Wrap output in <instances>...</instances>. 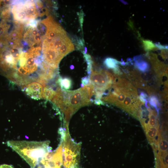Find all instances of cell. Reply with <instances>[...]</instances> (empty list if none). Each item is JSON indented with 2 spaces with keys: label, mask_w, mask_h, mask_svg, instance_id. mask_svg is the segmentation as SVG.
<instances>
[{
  "label": "cell",
  "mask_w": 168,
  "mask_h": 168,
  "mask_svg": "<svg viewBox=\"0 0 168 168\" xmlns=\"http://www.w3.org/2000/svg\"><path fill=\"white\" fill-rule=\"evenodd\" d=\"M110 90L101 100L122 109L137 119L142 102L136 89L129 82L114 75Z\"/></svg>",
  "instance_id": "1"
},
{
  "label": "cell",
  "mask_w": 168,
  "mask_h": 168,
  "mask_svg": "<svg viewBox=\"0 0 168 168\" xmlns=\"http://www.w3.org/2000/svg\"><path fill=\"white\" fill-rule=\"evenodd\" d=\"M95 90L91 83L73 91L57 89L52 101L65 115V124L72 115L80 107L91 104V97L95 95Z\"/></svg>",
  "instance_id": "2"
},
{
  "label": "cell",
  "mask_w": 168,
  "mask_h": 168,
  "mask_svg": "<svg viewBox=\"0 0 168 168\" xmlns=\"http://www.w3.org/2000/svg\"><path fill=\"white\" fill-rule=\"evenodd\" d=\"M49 141H9L10 147L24 159L31 168H35L47 152L52 151Z\"/></svg>",
  "instance_id": "3"
},
{
  "label": "cell",
  "mask_w": 168,
  "mask_h": 168,
  "mask_svg": "<svg viewBox=\"0 0 168 168\" xmlns=\"http://www.w3.org/2000/svg\"><path fill=\"white\" fill-rule=\"evenodd\" d=\"M80 149V145L72 139L69 134L68 128H66L62 141L63 168L78 167Z\"/></svg>",
  "instance_id": "4"
},
{
  "label": "cell",
  "mask_w": 168,
  "mask_h": 168,
  "mask_svg": "<svg viewBox=\"0 0 168 168\" xmlns=\"http://www.w3.org/2000/svg\"><path fill=\"white\" fill-rule=\"evenodd\" d=\"M12 7L14 18L17 21L30 22L39 16L40 13L36 8V2L32 1L19 2Z\"/></svg>",
  "instance_id": "5"
},
{
  "label": "cell",
  "mask_w": 168,
  "mask_h": 168,
  "mask_svg": "<svg viewBox=\"0 0 168 168\" xmlns=\"http://www.w3.org/2000/svg\"><path fill=\"white\" fill-rule=\"evenodd\" d=\"M90 83L94 86L95 92L103 95L104 92L111 86L114 78V75L107 71L91 69Z\"/></svg>",
  "instance_id": "6"
},
{
  "label": "cell",
  "mask_w": 168,
  "mask_h": 168,
  "mask_svg": "<svg viewBox=\"0 0 168 168\" xmlns=\"http://www.w3.org/2000/svg\"><path fill=\"white\" fill-rule=\"evenodd\" d=\"M35 168H63L62 142L55 150L46 153Z\"/></svg>",
  "instance_id": "7"
},
{
  "label": "cell",
  "mask_w": 168,
  "mask_h": 168,
  "mask_svg": "<svg viewBox=\"0 0 168 168\" xmlns=\"http://www.w3.org/2000/svg\"><path fill=\"white\" fill-rule=\"evenodd\" d=\"M43 87L41 84L33 82L27 86L26 91L32 98L39 99L42 97Z\"/></svg>",
  "instance_id": "8"
},
{
  "label": "cell",
  "mask_w": 168,
  "mask_h": 168,
  "mask_svg": "<svg viewBox=\"0 0 168 168\" xmlns=\"http://www.w3.org/2000/svg\"><path fill=\"white\" fill-rule=\"evenodd\" d=\"M133 60L135 67L139 71L144 73L149 71L150 68L149 64L144 59L142 55L134 56Z\"/></svg>",
  "instance_id": "9"
},
{
  "label": "cell",
  "mask_w": 168,
  "mask_h": 168,
  "mask_svg": "<svg viewBox=\"0 0 168 168\" xmlns=\"http://www.w3.org/2000/svg\"><path fill=\"white\" fill-rule=\"evenodd\" d=\"M74 46L69 39L60 48L59 52L60 56L63 58L67 54L74 50Z\"/></svg>",
  "instance_id": "10"
},
{
  "label": "cell",
  "mask_w": 168,
  "mask_h": 168,
  "mask_svg": "<svg viewBox=\"0 0 168 168\" xmlns=\"http://www.w3.org/2000/svg\"><path fill=\"white\" fill-rule=\"evenodd\" d=\"M104 64L107 68L111 69L113 71L119 68V64H120V62L115 59L108 57L105 59Z\"/></svg>",
  "instance_id": "11"
},
{
  "label": "cell",
  "mask_w": 168,
  "mask_h": 168,
  "mask_svg": "<svg viewBox=\"0 0 168 168\" xmlns=\"http://www.w3.org/2000/svg\"><path fill=\"white\" fill-rule=\"evenodd\" d=\"M159 128L158 127H153L148 128L145 131L147 138L151 144L154 143Z\"/></svg>",
  "instance_id": "12"
},
{
  "label": "cell",
  "mask_w": 168,
  "mask_h": 168,
  "mask_svg": "<svg viewBox=\"0 0 168 168\" xmlns=\"http://www.w3.org/2000/svg\"><path fill=\"white\" fill-rule=\"evenodd\" d=\"M147 100L150 105L152 107L154 108L158 113L159 109L161 107V104L159 99L156 95L155 94H152L148 97Z\"/></svg>",
  "instance_id": "13"
},
{
  "label": "cell",
  "mask_w": 168,
  "mask_h": 168,
  "mask_svg": "<svg viewBox=\"0 0 168 168\" xmlns=\"http://www.w3.org/2000/svg\"><path fill=\"white\" fill-rule=\"evenodd\" d=\"M56 93V92L51 87L46 86L43 89L42 97L46 99L52 100Z\"/></svg>",
  "instance_id": "14"
},
{
  "label": "cell",
  "mask_w": 168,
  "mask_h": 168,
  "mask_svg": "<svg viewBox=\"0 0 168 168\" xmlns=\"http://www.w3.org/2000/svg\"><path fill=\"white\" fill-rule=\"evenodd\" d=\"M142 43L144 49L146 51L158 49L155 44L150 40H142Z\"/></svg>",
  "instance_id": "15"
},
{
  "label": "cell",
  "mask_w": 168,
  "mask_h": 168,
  "mask_svg": "<svg viewBox=\"0 0 168 168\" xmlns=\"http://www.w3.org/2000/svg\"><path fill=\"white\" fill-rule=\"evenodd\" d=\"M59 81L62 89L68 90L71 88L72 81L69 78L66 77L63 79L60 78Z\"/></svg>",
  "instance_id": "16"
},
{
  "label": "cell",
  "mask_w": 168,
  "mask_h": 168,
  "mask_svg": "<svg viewBox=\"0 0 168 168\" xmlns=\"http://www.w3.org/2000/svg\"><path fill=\"white\" fill-rule=\"evenodd\" d=\"M155 44L158 49L168 50V45H162L159 42L156 43Z\"/></svg>",
  "instance_id": "17"
},
{
  "label": "cell",
  "mask_w": 168,
  "mask_h": 168,
  "mask_svg": "<svg viewBox=\"0 0 168 168\" xmlns=\"http://www.w3.org/2000/svg\"><path fill=\"white\" fill-rule=\"evenodd\" d=\"M161 55L162 58L164 60L168 58V50L166 49H162L161 52Z\"/></svg>",
  "instance_id": "18"
},
{
  "label": "cell",
  "mask_w": 168,
  "mask_h": 168,
  "mask_svg": "<svg viewBox=\"0 0 168 168\" xmlns=\"http://www.w3.org/2000/svg\"><path fill=\"white\" fill-rule=\"evenodd\" d=\"M0 168H13L11 165L3 164L0 166Z\"/></svg>",
  "instance_id": "19"
}]
</instances>
